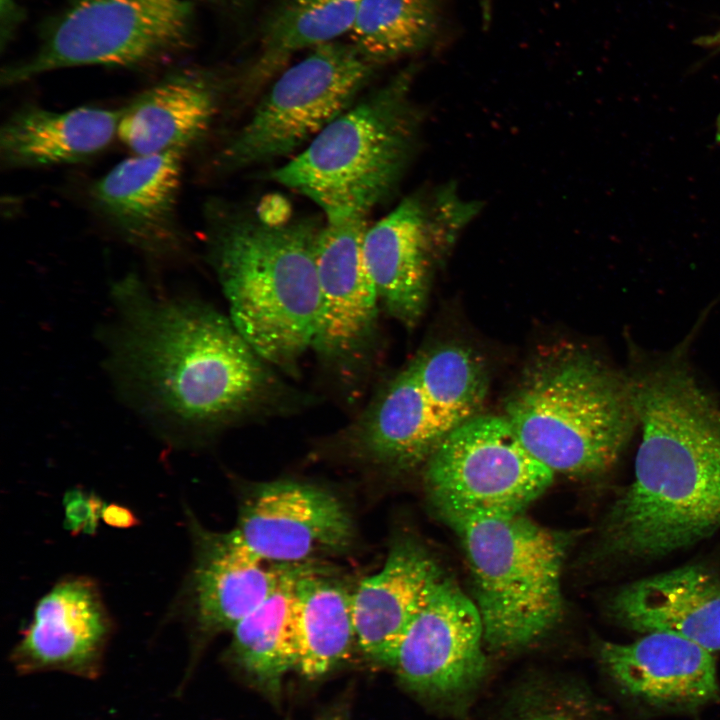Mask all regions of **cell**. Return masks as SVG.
I'll return each mask as SVG.
<instances>
[{
    "instance_id": "34",
    "label": "cell",
    "mask_w": 720,
    "mask_h": 720,
    "mask_svg": "<svg viewBox=\"0 0 720 720\" xmlns=\"http://www.w3.org/2000/svg\"><path fill=\"white\" fill-rule=\"evenodd\" d=\"M191 1V0H190Z\"/></svg>"
},
{
    "instance_id": "10",
    "label": "cell",
    "mask_w": 720,
    "mask_h": 720,
    "mask_svg": "<svg viewBox=\"0 0 720 720\" xmlns=\"http://www.w3.org/2000/svg\"><path fill=\"white\" fill-rule=\"evenodd\" d=\"M478 201L464 198L454 184L403 199L368 227L364 257L380 304L408 328L427 303L436 265L453 248L480 212Z\"/></svg>"
},
{
    "instance_id": "15",
    "label": "cell",
    "mask_w": 720,
    "mask_h": 720,
    "mask_svg": "<svg viewBox=\"0 0 720 720\" xmlns=\"http://www.w3.org/2000/svg\"><path fill=\"white\" fill-rule=\"evenodd\" d=\"M194 560L181 602L186 616L206 635L233 628L279 586L295 564L267 562L235 529L206 530L190 516Z\"/></svg>"
},
{
    "instance_id": "23",
    "label": "cell",
    "mask_w": 720,
    "mask_h": 720,
    "mask_svg": "<svg viewBox=\"0 0 720 720\" xmlns=\"http://www.w3.org/2000/svg\"><path fill=\"white\" fill-rule=\"evenodd\" d=\"M295 669L321 677L349 656L356 643L352 592L320 570L305 564L294 588Z\"/></svg>"
},
{
    "instance_id": "22",
    "label": "cell",
    "mask_w": 720,
    "mask_h": 720,
    "mask_svg": "<svg viewBox=\"0 0 720 720\" xmlns=\"http://www.w3.org/2000/svg\"><path fill=\"white\" fill-rule=\"evenodd\" d=\"M109 627L97 584L84 576L65 577L37 603L17 655L38 665L86 664L99 652Z\"/></svg>"
},
{
    "instance_id": "16",
    "label": "cell",
    "mask_w": 720,
    "mask_h": 720,
    "mask_svg": "<svg viewBox=\"0 0 720 720\" xmlns=\"http://www.w3.org/2000/svg\"><path fill=\"white\" fill-rule=\"evenodd\" d=\"M598 656L624 693L654 706L691 709L719 695L712 652L673 633L649 632L626 644L601 642Z\"/></svg>"
},
{
    "instance_id": "20",
    "label": "cell",
    "mask_w": 720,
    "mask_h": 720,
    "mask_svg": "<svg viewBox=\"0 0 720 720\" xmlns=\"http://www.w3.org/2000/svg\"><path fill=\"white\" fill-rule=\"evenodd\" d=\"M121 108L79 106L56 111L25 104L0 129L2 169L26 170L90 160L117 138Z\"/></svg>"
},
{
    "instance_id": "2",
    "label": "cell",
    "mask_w": 720,
    "mask_h": 720,
    "mask_svg": "<svg viewBox=\"0 0 720 720\" xmlns=\"http://www.w3.org/2000/svg\"><path fill=\"white\" fill-rule=\"evenodd\" d=\"M115 296L121 322L113 364L160 421L194 432L264 398L267 363L229 317L184 298L152 297L134 276L116 285Z\"/></svg>"
},
{
    "instance_id": "8",
    "label": "cell",
    "mask_w": 720,
    "mask_h": 720,
    "mask_svg": "<svg viewBox=\"0 0 720 720\" xmlns=\"http://www.w3.org/2000/svg\"><path fill=\"white\" fill-rule=\"evenodd\" d=\"M424 464L429 502L450 527L524 513L555 478L504 415L478 414L463 422Z\"/></svg>"
},
{
    "instance_id": "31",
    "label": "cell",
    "mask_w": 720,
    "mask_h": 720,
    "mask_svg": "<svg viewBox=\"0 0 720 720\" xmlns=\"http://www.w3.org/2000/svg\"><path fill=\"white\" fill-rule=\"evenodd\" d=\"M1 11V35L2 41L4 36L10 34L12 28L16 24L18 11L14 0H0Z\"/></svg>"
},
{
    "instance_id": "4",
    "label": "cell",
    "mask_w": 720,
    "mask_h": 720,
    "mask_svg": "<svg viewBox=\"0 0 720 720\" xmlns=\"http://www.w3.org/2000/svg\"><path fill=\"white\" fill-rule=\"evenodd\" d=\"M504 416L540 463L579 479L608 473L638 427L630 375L569 347L529 364Z\"/></svg>"
},
{
    "instance_id": "6",
    "label": "cell",
    "mask_w": 720,
    "mask_h": 720,
    "mask_svg": "<svg viewBox=\"0 0 720 720\" xmlns=\"http://www.w3.org/2000/svg\"><path fill=\"white\" fill-rule=\"evenodd\" d=\"M453 528L464 552L487 648L502 653L536 643L564 611L562 571L573 536L524 513L468 520Z\"/></svg>"
},
{
    "instance_id": "19",
    "label": "cell",
    "mask_w": 720,
    "mask_h": 720,
    "mask_svg": "<svg viewBox=\"0 0 720 720\" xmlns=\"http://www.w3.org/2000/svg\"><path fill=\"white\" fill-rule=\"evenodd\" d=\"M219 108V89L209 75L180 70L121 107L117 138L135 155L188 153L208 132Z\"/></svg>"
},
{
    "instance_id": "25",
    "label": "cell",
    "mask_w": 720,
    "mask_h": 720,
    "mask_svg": "<svg viewBox=\"0 0 720 720\" xmlns=\"http://www.w3.org/2000/svg\"><path fill=\"white\" fill-rule=\"evenodd\" d=\"M443 0H359L350 43L373 65L429 47L440 33Z\"/></svg>"
},
{
    "instance_id": "21",
    "label": "cell",
    "mask_w": 720,
    "mask_h": 720,
    "mask_svg": "<svg viewBox=\"0 0 720 720\" xmlns=\"http://www.w3.org/2000/svg\"><path fill=\"white\" fill-rule=\"evenodd\" d=\"M465 421L428 397L410 364L364 417L358 445L362 455L374 464L409 469L425 463L444 438Z\"/></svg>"
},
{
    "instance_id": "3",
    "label": "cell",
    "mask_w": 720,
    "mask_h": 720,
    "mask_svg": "<svg viewBox=\"0 0 720 720\" xmlns=\"http://www.w3.org/2000/svg\"><path fill=\"white\" fill-rule=\"evenodd\" d=\"M205 243L235 328L267 363L290 370L313 348L319 318L316 242L308 220L280 223L209 204Z\"/></svg>"
},
{
    "instance_id": "1",
    "label": "cell",
    "mask_w": 720,
    "mask_h": 720,
    "mask_svg": "<svg viewBox=\"0 0 720 720\" xmlns=\"http://www.w3.org/2000/svg\"><path fill=\"white\" fill-rule=\"evenodd\" d=\"M641 442L633 481L603 517L594 554L638 564L720 530V405L679 358L631 376Z\"/></svg>"
},
{
    "instance_id": "24",
    "label": "cell",
    "mask_w": 720,
    "mask_h": 720,
    "mask_svg": "<svg viewBox=\"0 0 720 720\" xmlns=\"http://www.w3.org/2000/svg\"><path fill=\"white\" fill-rule=\"evenodd\" d=\"M305 564L292 565L276 590L231 631L238 664L270 695H278L283 676L295 669L294 588Z\"/></svg>"
},
{
    "instance_id": "30",
    "label": "cell",
    "mask_w": 720,
    "mask_h": 720,
    "mask_svg": "<svg viewBox=\"0 0 720 720\" xmlns=\"http://www.w3.org/2000/svg\"><path fill=\"white\" fill-rule=\"evenodd\" d=\"M513 720H580L560 706L539 707L525 712Z\"/></svg>"
},
{
    "instance_id": "14",
    "label": "cell",
    "mask_w": 720,
    "mask_h": 720,
    "mask_svg": "<svg viewBox=\"0 0 720 720\" xmlns=\"http://www.w3.org/2000/svg\"><path fill=\"white\" fill-rule=\"evenodd\" d=\"M326 220L316 242L320 302L313 348L344 362L373 338L380 300L364 257L366 216Z\"/></svg>"
},
{
    "instance_id": "13",
    "label": "cell",
    "mask_w": 720,
    "mask_h": 720,
    "mask_svg": "<svg viewBox=\"0 0 720 720\" xmlns=\"http://www.w3.org/2000/svg\"><path fill=\"white\" fill-rule=\"evenodd\" d=\"M234 529L251 551L275 564H303L319 554L344 552L354 538L351 515L337 496L290 479L251 487Z\"/></svg>"
},
{
    "instance_id": "29",
    "label": "cell",
    "mask_w": 720,
    "mask_h": 720,
    "mask_svg": "<svg viewBox=\"0 0 720 720\" xmlns=\"http://www.w3.org/2000/svg\"><path fill=\"white\" fill-rule=\"evenodd\" d=\"M102 520L115 528H130L138 522L136 515L130 509L116 503L105 505Z\"/></svg>"
},
{
    "instance_id": "11",
    "label": "cell",
    "mask_w": 720,
    "mask_h": 720,
    "mask_svg": "<svg viewBox=\"0 0 720 720\" xmlns=\"http://www.w3.org/2000/svg\"><path fill=\"white\" fill-rule=\"evenodd\" d=\"M484 628L473 601L445 576L408 625L391 666L416 696L463 704L488 673Z\"/></svg>"
},
{
    "instance_id": "18",
    "label": "cell",
    "mask_w": 720,
    "mask_h": 720,
    "mask_svg": "<svg viewBox=\"0 0 720 720\" xmlns=\"http://www.w3.org/2000/svg\"><path fill=\"white\" fill-rule=\"evenodd\" d=\"M445 576L421 543L397 539L382 567L352 592L356 644L362 652L391 666L408 625Z\"/></svg>"
},
{
    "instance_id": "17",
    "label": "cell",
    "mask_w": 720,
    "mask_h": 720,
    "mask_svg": "<svg viewBox=\"0 0 720 720\" xmlns=\"http://www.w3.org/2000/svg\"><path fill=\"white\" fill-rule=\"evenodd\" d=\"M608 615L638 632H669L720 651V571L689 564L620 587Z\"/></svg>"
},
{
    "instance_id": "26",
    "label": "cell",
    "mask_w": 720,
    "mask_h": 720,
    "mask_svg": "<svg viewBox=\"0 0 720 720\" xmlns=\"http://www.w3.org/2000/svg\"><path fill=\"white\" fill-rule=\"evenodd\" d=\"M358 1L279 0L265 25L252 80L272 75L300 50L349 35Z\"/></svg>"
},
{
    "instance_id": "33",
    "label": "cell",
    "mask_w": 720,
    "mask_h": 720,
    "mask_svg": "<svg viewBox=\"0 0 720 720\" xmlns=\"http://www.w3.org/2000/svg\"><path fill=\"white\" fill-rule=\"evenodd\" d=\"M324 720H345V719H344L342 716L333 715V716L327 717V718L324 719Z\"/></svg>"
},
{
    "instance_id": "28",
    "label": "cell",
    "mask_w": 720,
    "mask_h": 720,
    "mask_svg": "<svg viewBox=\"0 0 720 720\" xmlns=\"http://www.w3.org/2000/svg\"><path fill=\"white\" fill-rule=\"evenodd\" d=\"M63 503L64 526L67 530L73 534L95 533L106 505L98 496L74 488L65 493Z\"/></svg>"
},
{
    "instance_id": "9",
    "label": "cell",
    "mask_w": 720,
    "mask_h": 720,
    "mask_svg": "<svg viewBox=\"0 0 720 720\" xmlns=\"http://www.w3.org/2000/svg\"><path fill=\"white\" fill-rule=\"evenodd\" d=\"M373 64L339 40L317 46L285 70L247 123L213 159L229 172L291 154L345 112Z\"/></svg>"
},
{
    "instance_id": "7",
    "label": "cell",
    "mask_w": 720,
    "mask_h": 720,
    "mask_svg": "<svg viewBox=\"0 0 720 720\" xmlns=\"http://www.w3.org/2000/svg\"><path fill=\"white\" fill-rule=\"evenodd\" d=\"M193 20L190 0H70L37 50L0 80L14 86L67 68L162 64L190 46Z\"/></svg>"
},
{
    "instance_id": "5",
    "label": "cell",
    "mask_w": 720,
    "mask_h": 720,
    "mask_svg": "<svg viewBox=\"0 0 720 720\" xmlns=\"http://www.w3.org/2000/svg\"><path fill=\"white\" fill-rule=\"evenodd\" d=\"M415 73L406 67L349 107L272 179L315 202L326 219L366 216L394 191L414 155L422 122L411 98Z\"/></svg>"
},
{
    "instance_id": "32",
    "label": "cell",
    "mask_w": 720,
    "mask_h": 720,
    "mask_svg": "<svg viewBox=\"0 0 720 720\" xmlns=\"http://www.w3.org/2000/svg\"><path fill=\"white\" fill-rule=\"evenodd\" d=\"M694 43L700 47L720 51V29L714 34L702 35L695 39Z\"/></svg>"
},
{
    "instance_id": "12",
    "label": "cell",
    "mask_w": 720,
    "mask_h": 720,
    "mask_svg": "<svg viewBox=\"0 0 720 720\" xmlns=\"http://www.w3.org/2000/svg\"><path fill=\"white\" fill-rule=\"evenodd\" d=\"M188 153L167 151L123 159L88 188V205L121 242L155 261L184 257L188 238L179 215Z\"/></svg>"
},
{
    "instance_id": "27",
    "label": "cell",
    "mask_w": 720,
    "mask_h": 720,
    "mask_svg": "<svg viewBox=\"0 0 720 720\" xmlns=\"http://www.w3.org/2000/svg\"><path fill=\"white\" fill-rule=\"evenodd\" d=\"M417 379L438 406L465 419L478 415L488 389L486 368L474 352L459 345H443L412 363Z\"/></svg>"
}]
</instances>
